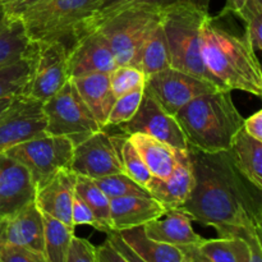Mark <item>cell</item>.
Listing matches in <instances>:
<instances>
[{
    "label": "cell",
    "mask_w": 262,
    "mask_h": 262,
    "mask_svg": "<svg viewBox=\"0 0 262 262\" xmlns=\"http://www.w3.org/2000/svg\"><path fill=\"white\" fill-rule=\"evenodd\" d=\"M67 262H97L96 247L84 238H72Z\"/></svg>",
    "instance_id": "8d00e7d4"
},
{
    "label": "cell",
    "mask_w": 262,
    "mask_h": 262,
    "mask_svg": "<svg viewBox=\"0 0 262 262\" xmlns=\"http://www.w3.org/2000/svg\"><path fill=\"white\" fill-rule=\"evenodd\" d=\"M174 117L188 146L205 152L229 150L245 120L228 90H217L196 97Z\"/></svg>",
    "instance_id": "3957f363"
},
{
    "label": "cell",
    "mask_w": 262,
    "mask_h": 262,
    "mask_svg": "<svg viewBox=\"0 0 262 262\" xmlns=\"http://www.w3.org/2000/svg\"><path fill=\"white\" fill-rule=\"evenodd\" d=\"M14 97H4V99H0V117H2L8 109H9V106L12 105Z\"/></svg>",
    "instance_id": "681fc988"
},
{
    "label": "cell",
    "mask_w": 262,
    "mask_h": 262,
    "mask_svg": "<svg viewBox=\"0 0 262 262\" xmlns=\"http://www.w3.org/2000/svg\"><path fill=\"white\" fill-rule=\"evenodd\" d=\"M45 135L42 102L28 95L15 96L9 109L0 117V154Z\"/></svg>",
    "instance_id": "8fae6325"
},
{
    "label": "cell",
    "mask_w": 262,
    "mask_h": 262,
    "mask_svg": "<svg viewBox=\"0 0 262 262\" xmlns=\"http://www.w3.org/2000/svg\"><path fill=\"white\" fill-rule=\"evenodd\" d=\"M178 2L189 3V4H192V5H194V7L200 8V9L209 12V5H210V2H211V0H178Z\"/></svg>",
    "instance_id": "c3c4849f"
},
{
    "label": "cell",
    "mask_w": 262,
    "mask_h": 262,
    "mask_svg": "<svg viewBox=\"0 0 262 262\" xmlns=\"http://www.w3.org/2000/svg\"><path fill=\"white\" fill-rule=\"evenodd\" d=\"M102 0H45L19 17L31 42H73L79 26L91 17Z\"/></svg>",
    "instance_id": "5b68a950"
},
{
    "label": "cell",
    "mask_w": 262,
    "mask_h": 262,
    "mask_svg": "<svg viewBox=\"0 0 262 262\" xmlns=\"http://www.w3.org/2000/svg\"><path fill=\"white\" fill-rule=\"evenodd\" d=\"M74 145L64 137L41 136L5 151L30 171L36 189L45 186L58 171L71 169Z\"/></svg>",
    "instance_id": "ba28073f"
},
{
    "label": "cell",
    "mask_w": 262,
    "mask_h": 262,
    "mask_svg": "<svg viewBox=\"0 0 262 262\" xmlns=\"http://www.w3.org/2000/svg\"><path fill=\"white\" fill-rule=\"evenodd\" d=\"M43 257L46 262H67L69 246L74 237V229L59 220L42 214Z\"/></svg>",
    "instance_id": "484cf974"
},
{
    "label": "cell",
    "mask_w": 262,
    "mask_h": 262,
    "mask_svg": "<svg viewBox=\"0 0 262 262\" xmlns=\"http://www.w3.org/2000/svg\"><path fill=\"white\" fill-rule=\"evenodd\" d=\"M143 230L150 239L178 248L199 246L205 239L194 232L192 219L181 209H166L158 219L143 225Z\"/></svg>",
    "instance_id": "d6986e66"
},
{
    "label": "cell",
    "mask_w": 262,
    "mask_h": 262,
    "mask_svg": "<svg viewBox=\"0 0 262 262\" xmlns=\"http://www.w3.org/2000/svg\"><path fill=\"white\" fill-rule=\"evenodd\" d=\"M118 234L146 262H184L181 248L150 239L145 234L143 227L120 230Z\"/></svg>",
    "instance_id": "d4e9b609"
},
{
    "label": "cell",
    "mask_w": 262,
    "mask_h": 262,
    "mask_svg": "<svg viewBox=\"0 0 262 262\" xmlns=\"http://www.w3.org/2000/svg\"><path fill=\"white\" fill-rule=\"evenodd\" d=\"M36 186L30 171L7 154H0V217L35 201Z\"/></svg>",
    "instance_id": "9a60e30c"
},
{
    "label": "cell",
    "mask_w": 262,
    "mask_h": 262,
    "mask_svg": "<svg viewBox=\"0 0 262 262\" xmlns=\"http://www.w3.org/2000/svg\"><path fill=\"white\" fill-rule=\"evenodd\" d=\"M0 261L2 262H46L42 253L15 246L0 245Z\"/></svg>",
    "instance_id": "74e56055"
},
{
    "label": "cell",
    "mask_w": 262,
    "mask_h": 262,
    "mask_svg": "<svg viewBox=\"0 0 262 262\" xmlns=\"http://www.w3.org/2000/svg\"><path fill=\"white\" fill-rule=\"evenodd\" d=\"M194 187V177L187 150H178L173 173L165 179L154 177L147 189L165 209H181Z\"/></svg>",
    "instance_id": "ac0fdd59"
},
{
    "label": "cell",
    "mask_w": 262,
    "mask_h": 262,
    "mask_svg": "<svg viewBox=\"0 0 262 262\" xmlns=\"http://www.w3.org/2000/svg\"><path fill=\"white\" fill-rule=\"evenodd\" d=\"M117 67L109 43L96 30L77 36L68 49L69 79L94 73H112Z\"/></svg>",
    "instance_id": "5bb4252c"
},
{
    "label": "cell",
    "mask_w": 262,
    "mask_h": 262,
    "mask_svg": "<svg viewBox=\"0 0 262 262\" xmlns=\"http://www.w3.org/2000/svg\"><path fill=\"white\" fill-rule=\"evenodd\" d=\"M37 45V60L28 96L45 102L69 81L68 48L60 41Z\"/></svg>",
    "instance_id": "4fadbf2b"
},
{
    "label": "cell",
    "mask_w": 262,
    "mask_h": 262,
    "mask_svg": "<svg viewBox=\"0 0 262 262\" xmlns=\"http://www.w3.org/2000/svg\"><path fill=\"white\" fill-rule=\"evenodd\" d=\"M0 245L27 248L43 255L42 212L35 201L14 214L0 217Z\"/></svg>",
    "instance_id": "2e32d148"
},
{
    "label": "cell",
    "mask_w": 262,
    "mask_h": 262,
    "mask_svg": "<svg viewBox=\"0 0 262 262\" xmlns=\"http://www.w3.org/2000/svg\"><path fill=\"white\" fill-rule=\"evenodd\" d=\"M201 55L207 71L227 90L262 95V71L256 51L214 23L209 15L201 28Z\"/></svg>",
    "instance_id": "7a4b0ae2"
},
{
    "label": "cell",
    "mask_w": 262,
    "mask_h": 262,
    "mask_svg": "<svg viewBox=\"0 0 262 262\" xmlns=\"http://www.w3.org/2000/svg\"><path fill=\"white\" fill-rule=\"evenodd\" d=\"M106 234H107L106 239L109 241V242L114 246L115 250H117L118 252L122 253V255L124 256L128 261L129 262H146L142 257H141V256H138L137 253H136L135 251H133L132 248H130L129 246L124 242V241H123V238L118 234V232L110 230V232H107Z\"/></svg>",
    "instance_id": "b9f144b4"
},
{
    "label": "cell",
    "mask_w": 262,
    "mask_h": 262,
    "mask_svg": "<svg viewBox=\"0 0 262 262\" xmlns=\"http://www.w3.org/2000/svg\"><path fill=\"white\" fill-rule=\"evenodd\" d=\"M77 174L71 169L58 171L48 183L36 191L35 204L42 214L59 220L74 229L72 223V205L74 200Z\"/></svg>",
    "instance_id": "e0dca14e"
},
{
    "label": "cell",
    "mask_w": 262,
    "mask_h": 262,
    "mask_svg": "<svg viewBox=\"0 0 262 262\" xmlns=\"http://www.w3.org/2000/svg\"><path fill=\"white\" fill-rule=\"evenodd\" d=\"M228 151L241 173L262 191V142L241 128Z\"/></svg>",
    "instance_id": "603a6c76"
},
{
    "label": "cell",
    "mask_w": 262,
    "mask_h": 262,
    "mask_svg": "<svg viewBox=\"0 0 262 262\" xmlns=\"http://www.w3.org/2000/svg\"><path fill=\"white\" fill-rule=\"evenodd\" d=\"M209 15V12L186 2L161 8V26L168 42L170 67L210 82L219 90H227L207 71L202 60L201 28Z\"/></svg>",
    "instance_id": "277c9868"
},
{
    "label": "cell",
    "mask_w": 262,
    "mask_h": 262,
    "mask_svg": "<svg viewBox=\"0 0 262 262\" xmlns=\"http://www.w3.org/2000/svg\"><path fill=\"white\" fill-rule=\"evenodd\" d=\"M160 20L161 8L135 7L113 15L95 30L107 41L118 66L138 68L143 45Z\"/></svg>",
    "instance_id": "8992f818"
},
{
    "label": "cell",
    "mask_w": 262,
    "mask_h": 262,
    "mask_svg": "<svg viewBox=\"0 0 262 262\" xmlns=\"http://www.w3.org/2000/svg\"><path fill=\"white\" fill-rule=\"evenodd\" d=\"M71 81L96 118L100 127L102 129L106 128L110 110L117 100L110 86V73H94L72 78Z\"/></svg>",
    "instance_id": "44dd1931"
},
{
    "label": "cell",
    "mask_w": 262,
    "mask_h": 262,
    "mask_svg": "<svg viewBox=\"0 0 262 262\" xmlns=\"http://www.w3.org/2000/svg\"><path fill=\"white\" fill-rule=\"evenodd\" d=\"M0 262H2V261H0Z\"/></svg>",
    "instance_id": "816d5d0a"
},
{
    "label": "cell",
    "mask_w": 262,
    "mask_h": 262,
    "mask_svg": "<svg viewBox=\"0 0 262 262\" xmlns=\"http://www.w3.org/2000/svg\"><path fill=\"white\" fill-rule=\"evenodd\" d=\"M72 223H73L74 228L77 225H90V227L100 230V225L94 212L78 194H74L73 205H72Z\"/></svg>",
    "instance_id": "f35d334b"
},
{
    "label": "cell",
    "mask_w": 262,
    "mask_h": 262,
    "mask_svg": "<svg viewBox=\"0 0 262 262\" xmlns=\"http://www.w3.org/2000/svg\"><path fill=\"white\" fill-rule=\"evenodd\" d=\"M262 232H247L239 238L232 239L238 262H262Z\"/></svg>",
    "instance_id": "e575fe53"
},
{
    "label": "cell",
    "mask_w": 262,
    "mask_h": 262,
    "mask_svg": "<svg viewBox=\"0 0 262 262\" xmlns=\"http://www.w3.org/2000/svg\"><path fill=\"white\" fill-rule=\"evenodd\" d=\"M138 68L142 71L146 77L155 74L164 69L170 68V56H169V48L166 42L165 33H164L161 20L143 45L140 56Z\"/></svg>",
    "instance_id": "4316f807"
},
{
    "label": "cell",
    "mask_w": 262,
    "mask_h": 262,
    "mask_svg": "<svg viewBox=\"0 0 262 262\" xmlns=\"http://www.w3.org/2000/svg\"><path fill=\"white\" fill-rule=\"evenodd\" d=\"M217 90L210 82L171 67L146 77L143 86V91L147 92L170 115H176L178 110L196 97Z\"/></svg>",
    "instance_id": "30bf717a"
},
{
    "label": "cell",
    "mask_w": 262,
    "mask_h": 262,
    "mask_svg": "<svg viewBox=\"0 0 262 262\" xmlns=\"http://www.w3.org/2000/svg\"><path fill=\"white\" fill-rule=\"evenodd\" d=\"M258 14H262V0H246L243 7L237 13L238 17L245 23Z\"/></svg>",
    "instance_id": "f6af8a7d"
},
{
    "label": "cell",
    "mask_w": 262,
    "mask_h": 262,
    "mask_svg": "<svg viewBox=\"0 0 262 262\" xmlns=\"http://www.w3.org/2000/svg\"><path fill=\"white\" fill-rule=\"evenodd\" d=\"M118 127L125 136L142 133L171 146L176 150H187L188 147L186 136L176 117L166 113L145 91L137 113L132 119Z\"/></svg>",
    "instance_id": "7c38bea8"
},
{
    "label": "cell",
    "mask_w": 262,
    "mask_h": 262,
    "mask_svg": "<svg viewBox=\"0 0 262 262\" xmlns=\"http://www.w3.org/2000/svg\"><path fill=\"white\" fill-rule=\"evenodd\" d=\"M9 18H8L7 13H5L4 10V7H3V3L2 0H0V28L4 27L5 25H7L8 22H9Z\"/></svg>",
    "instance_id": "f907efd6"
},
{
    "label": "cell",
    "mask_w": 262,
    "mask_h": 262,
    "mask_svg": "<svg viewBox=\"0 0 262 262\" xmlns=\"http://www.w3.org/2000/svg\"><path fill=\"white\" fill-rule=\"evenodd\" d=\"M165 207L154 197H117L110 199L112 230L143 227L165 212Z\"/></svg>",
    "instance_id": "ffe728a7"
},
{
    "label": "cell",
    "mask_w": 262,
    "mask_h": 262,
    "mask_svg": "<svg viewBox=\"0 0 262 262\" xmlns=\"http://www.w3.org/2000/svg\"><path fill=\"white\" fill-rule=\"evenodd\" d=\"M143 97V87L133 90V91L127 92L122 96L117 97L112 110H110L109 118H107V125L118 127V125L127 123L133 118V115L137 113L140 107L141 101Z\"/></svg>",
    "instance_id": "d6a6232c"
},
{
    "label": "cell",
    "mask_w": 262,
    "mask_h": 262,
    "mask_svg": "<svg viewBox=\"0 0 262 262\" xmlns=\"http://www.w3.org/2000/svg\"><path fill=\"white\" fill-rule=\"evenodd\" d=\"M74 192L78 194L92 210L97 223L100 225V232L107 233L112 230V217H110V199L97 187L94 179L87 177L77 176Z\"/></svg>",
    "instance_id": "f1b7e54d"
},
{
    "label": "cell",
    "mask_w": 262,
    "mask_h": 262,
    "mask_svg": "<svg viewBox=\"0 0 262 262\" xmlns=\"http://www.w3.org/2000/svg\"><path fill=\"white\" fill-rule=\"evenodd\" d=\"M110 86L115 97H119L138 87L145 86V74L133 66H118L110 73Z\"/></svg>",
    "instance_id": "836d02e7"
},
{
    "label": "cell",
    "mask_w": 262,
    "mask_h": 262,
    "mask_svg": "<svg viewBox=\"0 0 262 262\" xmlns=\"http://www.w3.org/2000/svg\"><path fill=\"white\" fill-rule=\"evenodd\" d=\"M43 2L45 0H2L9 19H19L23 13Z\"/></svg>",
    "instance_id": "60d3db41"
},
{
    "label": "cell",
    "mask_w": 262,
    "mask_h": 262,
    "mask_svg": "<svg viewBox=\"0 0 262 262\" xmlns=\"http://www.w3.org/2000/svg\"><path fill=\"white\" fill-rule=\"evenodd\" d=\"M178 0H102L101 4L99 5L94 14L90 18H87L83 23L78 27L74 38L77 36L82 35L84 32L95 30L99 25L109 19L113 15L118 14L119 12L129 8L135 7H155V8H164L169 4L177 3ZM73 38V41H74ZM69 49V48H68Z\"/></svg>",
    "instance_id": "f546056e"
},
{
    "label": "cell",
    "mask_w": 262,
    "mask_h": 262,
    "mask_svg": "<svg viewBox=\"0 0 262 262\" xmlns=\"http://www.w3.org/2000/svg\"><path fill=\"white\" fill-rule=\"evenodd\" d=\"M120 159H122L123 171L129 177L130 179L147 189L148 184L152 181V174L148 171L147 166L145 165L143 160L141 159L140 154L136 151L128 136H124L120 145Z\"/></svg>",
    "instance_id": "1f68e13d"
},
{
    "label": "cell",
    "mask_w": 262,
    "mask_h": 262,
    "mask_svg": "<svg viewBox=\"0 0 262 262\" xmlns=\"http://www.w3.org/2000/svg\"><path fill=\"white\" fill-rule=\"evenodd\" d=\"M128 140L130 141L136 151L140 154L141 159L152 177L165 179L173 173L177 164L178 150L142 133L129 135Z\"/></svg>",
    "instance_id": "7402d4cb"
},
{
    "label": "cell",
    "mask_w": 262,
    "mask_h": 262,
    "mask_svg": "<svg viewBox=\"0 0 262 262\" xmlns=\"http://www.w3.org/2000/svg\"><path fill=\"white\" fill-rule=\"evenodd\" d=\"M35 45L26 35L20 19H10L0 28V68L27 55Z\"/></svg>",
    "instance_id": "83f0119b"
},
{
    "label": "cell",
    "mask_w": 262,
    "mask_h": 262,
    "mask_svg": "<svg viewBox=\"0 0 262 262\" xmlns=\"http://www.w3.org/2000/svg\"><path fill=\"white\" fill-rule=\"evenodd\" d=\"M94 182L109 199L128 196L152 197L150 192H148V189L143 188L142 186L136 183L125 173L112 174V176L94 179Z\"/></svg>",
    "instance_id": "4dcf8cb0"
},
{
    "label": "cell",
    "mask_w": 262,
    "mask_h": 262,
    "mask_svg": "<svg viewBox=\"0 0 262 262\" xmlns=\"http://www.w3.org/2000/svg\"><path fill=\"white\" fill-rule=\"evenodd\" d=\"M242 128L247 135L262 142V110H257L255 114L243 120Z\"/></svg>",
    "instance_id": "ee69618b"
},
{
    "label": "cell",
    "mask_w": 262,
    "mask_h": 262,
    "mask_svg": "<svg viewBox=\"0 0 262 262\" xmlns=\"http://www.w3.org/2000/svg\"><path fill=\"white\" fill-rule=\"evenodd\" d=\"M245 40L248 45L257 53L262 49V14L256 15L252 19L246 22Z\"/></svg>",
    "instance_id": "ab89813d"
},
{
    "label": "cell",
    "mask_w": 262,
    "mask_h": 262,
    "mask_svg": "<svg viewBox=\"0 0 262 262\" xmlns=\"http://www.w3.org/2000/svg\"><path fill=\"white\" fill-rule=\"evenodd\" d=\"M194 187L181 207L192 222L214 228L220 238L262 232V196L239 171L229 151L187 147Z\"/></svg>",
    "instance_id": "6da1fadb"
},
{
    "label": "cell",
    "mask_w": 262,
    "mask_h": 262,
    "mask_svg": "<svg viewBox=\"0 0 262 262\" xmlns=\"http://www.w3.org/2000/svg\"><path fill=\"white\" fill-rule=\"evenodd\" d=\"M246 0H227L225 3V7L223 9V12H220V15H225V14H235L239 12L241 8L243 7Z\"/></svg>",
    "instance_id": "7dc6e473"
},
{
    "label": "cell",
    "mask_w": 262,
    "mask_h": 262,
    "mask_svg": "<svg viewBox=\"0 0 262 262\" xmlns=\"http://www.w3.org/2000/svg\"><path fill=\"white\" fill-rule=\"evenodd\" d=\"M42 110L46 133L68 138L74 146L102 129L71 79L54 96L42 102Z\"/></svg>",
    "instance_id": "52a82bcc"
},
{
    "label": "cell",
    "mask_w": 262,
    "mask_h": 262,
    "mask_svg": "<svg viewBox=\"0 0 262 262\" xmlns=\"http://www.w3.org/2000/svg\"><path fill=\"white\" fill-rule=\"evenodd\" d=\"M124 136H112L105 129L97 130L74 146L71 170L90 179L124 173L120 159V145Z\"/></svg>",
    "instance_id": "9c48e42d"
},
{
    "label": "cell",
    "mask_w": 262,
    "mask_h": 262,
    "mask_svg": "<svg viewBox=\"0 0 262 262\" xmlns=\"http://www.w3.org/2000/svg\"><path fill=\"white\" fill-rule=\"evenodd\" d=\"M197 248L210 262H238L232 239L229 238L204 239Z\"/></svg>",
    "instance_id": "d590c367"
},
{
    "label": "cell",
    "mask_w": 262,
    "mask_h": 262,
    "mask_svg": "<svg viewBox=\"0 0 262 262\" xmlns=\"http://www.w3.org/2000/svg\"><path fill=\"white\" fill-rule=\"evenodd\" d=\"M96 256L97 262H129L107 239L96 247Z\"/></svg>",
    "instance_id": "7bdbcfd3"
},
{
    "label": "cell",
    "mask_w": 262,
    "mask_h": 262,
    "mask_svg": "<svg viewBox=\"0 0 262 262\" xmlns=\"http://www.w3.org/2000/svg\"><path fill=\"white\" fill-rule=\"evenodd\" d=\"M38 45L18 60L12 61L0 68V99L28 95L36 60Z\"/></svg>",
    "instance_id": "cb8c5ba5"
},
{
    "label": "cell",
    "mask_w": 262,
    "mask_h": 262,
    "mask_svg": "<svg viewBox=\"0 0 262 262\" xmlns=\"http://www.w3.org/2000/svg\"><path fill=\"white\" fill-rule=\"evenodd\" d=\"M181 250L184 255V262H210L201 252H200L197 246L182 247Z\"/></svg>",
    "instance_id": "bcb514c9"
}]
</instances>
